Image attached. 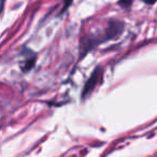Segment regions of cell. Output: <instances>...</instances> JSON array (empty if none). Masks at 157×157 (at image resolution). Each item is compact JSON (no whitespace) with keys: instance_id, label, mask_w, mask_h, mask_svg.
<instances>
[{"instance_id":"cell-2","label":"cell","mask_w":157,"mask_h":157,"mask_svg":"<svg viewBox=\"0 0 157 157\" xmlns=\"http://www.w3.org/2000/svg\"><path fill=\"white\" fill-rule=\"evenodd\" d=\"M142 1H144V2L147 3V5H154L157 0H142Z\"/></svg>"},{"instance_id":"cell-1","label":"cell","mask_w":157,"mask_h":157,"mask_svg":"<svg viewBox=\"0 0 157 157\" xmlns=\"http://www.w3.org/2000/svg\"><path fill=\"white\" fill-rule=\"evenodd\" d=\"M131 2H132V0H120V1H118L120 6H122V7L125 8V9H128V8L131 6Z\"/></svg>"},{"instance_id":"cell-3","label":"cell","mask_w":157,"mask_h":157,"mask_svg":"<svg viewBox=\"0 0 157 157\" xmlns=\"http://www.w3.org/2000/svg\"><path fill=\"white\" fill-rule=\"evenodd\" d=\"M72 0H65V7H63V11H65L66 9L68 8V6H70V3H71Z\"/></svg>"}]
</instances>
